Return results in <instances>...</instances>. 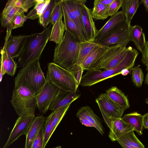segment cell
<instances>
[{
  "label": "cell",
  "mask_w": 148,
  "mask_h": 148,
  "mask_svg": "<svg viewBox=\"0 0 148 148\" xmlns=\"http://www.w3.org/2000/svg\"><path fill=\"white\" fill-rule=\"evenodd\" d=\"M79 43L65 30L62 41L55 47L53 62L75 74L77 73L76 64L79 53Z\"/></svg>",
  "instance_id": "6da1fadb"
},
{
  "label": "cell",
  "mask_w": 148,
  "mask_h": 148,
  "mask_svg": "<svg viewBox=\"0 0 148 148\" xmlns=\"http://www.w3.org/2000/svg\"><path fill=\"white\" fill-rule=\"evenodd\" d=\"M127 55L124 59L117 65L112 69L104 70L92 69L87 70L82 77L79 83L82 86H90L108 78L121 74L124 69L129 70L134 66L138 55L137 50L131 46L127 47Z\"/></svg>",
  "instance_id": "7a4b0ae2"
},
{
  "label": "cell",
  "mask_w": 148,
  "mask_h": 148,
  "mask_svg": "<svg viewBox=\"0 0 148 148\" xmlns=\"http://www.w3.org/2000/svg\"><path fill=\"white\" fill-rule=\"evenodd\" d=\"M52 25L50 23L41 32L28 35L23 50L18 57V62L23 68L39 60L49 39Z\"/></svg>",
  "instance_id": "3957f363"
},
{
  "label": "cell",
  "mask_w": 148,
  "mask_h": 148,
  "mask_svg": "<svg viewBox=\"0 0 148 148\" xmlns=\"http://www.w3.org/2000/svg\"><path fill=\"white\" fill-rule=\"evenodd\" d=\"M46 81L38 60L20 70L14 79V89L23 86L37 96Z\"/></svg>",
  "instance_id": "277c9868"
},
{
  "label": "cell",
  "mask_w": 148,
  "mask_h": 148,
  "mask_svg": "<svg viewBox=\"0 0 148 148\" xmlns=\"http://www.w3.org/2000/svg\"><path fill=\"white\" fill-rule=\"evenodd\" d=\"M10 102L19 116H35L36 96L26 88L20 86L14 89Z\"/></svg>",
  "instance_id": "5b68a950"
},
{
  "label": "cell",
  "mask_w": 148,
  "mask_h": 148,
  "mask_svg": "<svg viewBox=\"0 0 148 148\" xmlns=\"http://www.w3.org/2000/svg\"><path fill=\"white\" fill-rule=\"evenodd\" d=\"M46 79L60 89L68 92L76 91L79 86L74 73L53 62L48 64Z\"/></svg>",
  "instance_id": "8992f818"
},
{
  "label": "cell",
  "mask_w": 148,
  "mask_h": 148,
  "mask_svg": "<svg viewBox=\"0 0 148 148\" xmlns=\"http://www.w3.org/2000/svg\"><path fill=\"white\" fill-rule=\"evenodd\" d=\"M127 51V48L121 45L107 47L92 70H106L114 67L124 59Z\"/></svg>",
  "instance_id": "52a82bcc"
},
{
  "label": "cell",
  "mask_w": 148,
  "mask_h": 148,
  "mask_svg": "<svg viewBox=\"0 0 148 148\" xmlns=\"http://www.w3.org/2000/svg\"><path fill=\"white\" fill-rule=\"evenodd\" d=\"M62 10L69 18L76 25L86 41H88L83 24L82 10L86 0H60Z\"/></svg>",
  "instance_id": "ba28073f"
},
{
  "label": "cell",
  "mask_w": 148,
  "mask_h": 148,
  "mask_svg": "<svg viewBox=\"0 0 148 148\" xmlns=\"http://www.w3.org/2000/svg\"><path fill=\"white\" fill-rule=\"evenodd\" d=\"M104 120L110 129L108 136L112 141L118 140L128 132L134 130L129 125L121 119H115L108 116L101 107L98 106Z\"/></svg>",
  "instance_id": "9c48e42d"
},
{
  "label": "cell",
  "mask_w": 148,
  "mask_h": 148,
  "mask_svg": "<svg viewBox=\"0 0 148 148\" xmlns=\"http://www.w3.org/2000/svg\"><path fill=\"white\" fill-rule=\"evenodd\" d=\"M130 25L126 22L109 35L95 42L106 47L117 45L126 46L130 41Z\"/></svg>",
  "instance_id": "30bf717a"
},
{
  "label": "cell",
  "mask_w": 148,
  "mask_h": 148,
  "mask_svg": "<svg viewBox=\"0 0 148 148\" xmlns=\"http://www.w3.org/2000/svg\"><path fill=\"white\" fill-rule=\"evenodd\" d=\"M12 26L10 24L7 27L4 44L8 56L14 58L19 57L26 43L28 35L12 36Z\"/></svg>",
  "instance_id": "8fae6325"
},
{
  "label": "cell",
  "mask_w": 148,
  "mask_h": 148,
  "mask_svg": "<svg viewBox=\"0 0 148 148\" xmlns=\"http://www.w3.org/2000/svg\"><path fill=\"white\" fill-rule=\"evenodd\" d=\"M61 89L47 81L39 93L36 96L37 108L42 114L46 113Z\"/></svg>",
  "instance_id": "7c38bea8"
},
{
  "label": "cell",
  "mask_w": 148,
  "mask_h": 148,
  "mask_svg": "<svg viewBox=\"0 0 148 148\" xmlns=\"http://www.w3.org/2000/svg\"><path fill=\"white\" fill-rule=\"evenodd\" d=\"M35 117V116H19L7 142L2 148H8L21 136H26Z\"/></svg>",
  "instance_id": "4fadbf2b"
},
{
  "label": "cell",
  "mask_w": 148,
  "mask_h": 148,
  "mask_svg": "<svg viewBox=\"0 0 148 148\" xmlns=\"http://www.w3.org/2000/svg\"><path fill=\"white\" fill-rule=\"evenodd\" d=\"M126 22L122 11L118 12L110 16L105 24L98 30L94 41L96 42L108 36Z\"/></svg>",
  "instance_id": "5bb4252c"
},
{
  "label": "cell",
  "mask_w": 148,
  "mask_h": 148,
  "mask_svg": "<svg viewBox=\"0 0 148 148\" xmlns=\"http://www.w3.org/2000/svg\"><path fill=\"white\" fill-rule=\"evenodd\" d=\"M95 101L98 106L108 116L112 118L121 119L125 110L111 99L106 93L100 95Z\"/></svg>",
  "instance_id": "9a60e30c"
},
{
  "label": "cell",
  "mask_w": 148,
  "mask_h": 148,
  "mask_svg": "<svg viewBox=\"0 0 148 148\" xmlns=\"http://www.w3.org/2000/svg\"><path fill=\"white\" fill-rule=\"evenodd\" d=\"M80 91L70 92L60 89L50 105L48 110L54 111L60 108L71 104L81 96Z\"/></svg>",
  "instance_id": "2e32d148"
},
{
  "label": "cell",
  "mask_w": 148,
  "mask_h": 148,
  "mask_svg": "<svg viewBox=\"0 0 148 148\" xmlns=\"http://www.w3.org/2000/svg\"><path fill=\"white\" fill-rule=\"evenodd\" d=\"M92 10L83 4L82 10L83 24L88 41H94L98 30L97 29L91 14Z\"/></svg>",
  "instance_id": "e0dca14e"
},
{
  "label": "cell",
  "mask_w": 148,
  "mask_h": 148,
  "mask_svg": "<svg viewBox=\"0 0 148 148\" xmlns=\"http://www.w3.org/2000/svg\"><path fill=\"white\" fill-rule=\"evenodd\" d=\"M107 47L99 45L95 47L84 60L80 66L81 70H92Z\"/></svg>",
  "instance_id": "ac0fdd59"
},
{
  "label": "cell",
  "mask_w": 148,
  "mask_h": 148,
  "mask_svg": "<svg viewBox=\"0 0 148 148\" xmlns=\"http://www.w3.org/2000/svg\"><path fill=\"white\" fill-rule=\"evenodd\" d=\"M129 30L130 41L134 42L137 49L142 53L147 42L142 28L138 25H130Z\"/></svg>",
  "instance_id": "d6986e66"
},
{
  "label": "cell",
  "mask_w": 148,
  "mask_h": 148,
  "mask_svg": "<svg viewBox=\"0 0 148 148\" xmlns=\"http://www.w3.org/2000/svg\"><path fill=\"white\" fill-rule=\"evenodd\" d=\"M46 118L42 115L35 117L26 136L24 148H31L32 143L40 129L44 124Z\"/></svg>",
  "instance_id": "ffe728a7"
},
{
  "label": "cell",
  "mask_w": 148,
  "mask_h": 148,
  "mask_svg": "<svg viewBox=\"0 0 148 148\" xmlns=\"http://www.w3.org/2000/svg\"><path fill=\"white\" fill-rule=\"evenodd\" d=\"M76 115L83 116L86 118L101 135L104 134L103 128L100 119L89 106H86L81 107L78 110Z\"/></svg>",
  "instance_id": "44dd1931"
},
{
  "label": "cell",
  "mask_w": 148,
  "mask_h": 148,
  "mask_svg": "<svg viewBox=\"0 0 148 148\" xmlns=\"http://www.w3.org/2000/svg\"><path fill=\"white\" fill-rule=\"evenodd\" d=\"M27 12L24 9L13 6L7 2L1 14V26L3 27H7L16 15Z\"/></svg>",
  "instance_id": "7402d4cb"
},
{
  "label": "cell",
  "mask_w": 148,
  "mask_h": 148,
  "mask_svg": "<svg viewBox=\"0 0 148 148\" xmlns=\"http://www.w3.org/2000/svg\"><path fill=\"white\" fill-rule=\"evenodd\" d=\"M143 116L137 112H134L125 115L121 119L131 126L139 135H141L143 127Z\"/></svg>",
  "instance_id": "603a6c76"
},
{
  "label": "cell",
  "mask_w": 148,
  "mask_h": 148,
  "mask_svg": "<svg viewBox=\"0 0 148 148\" xmlns=\"http://www.w3.org/2000/svg\"><path fill=\"white\" fill-rule=\"evenodd\" d=\"M106 93L111 99L125 110L130 108L127 97L116 86L111 87L106 90Z\"/></svg>",
  "instance_id": "cb8c5ba5"
},
{
  "label": "cell",
  "mask_w": 148,
  "mask_h": 148,
  "mask_svg": "<svg viewBox=\"0 0 148 148\" xmlns=\"http://www.w3.org/2000/svg\"><path fill=\"white\" fill-rule=\"evenodd\" d=\"M1 64L3 66L5 73L13 76L16 70L17 64L14 59L8 55L5 44L1 50Z\"/></svg>",
  "instance_id": "d4e9b609"
},
{
  "label": "cell",
  "mask_w": 148,
  "mask_h": 148,
  "mask_svg": "<svg viewBox=\"0 0 148 148\" xmlns=\"http://www.w3.org/2000/svg\"><path fill=\"white\" fill-rule=\"evenodd\" d=\"M100 45L94 41H86L79 43V51L76 64L77 73L81 70L80 66L84 60L96 46Z\"/></svg>",
  "instance_id": "484cf974"
},
{
  "label": "cell",
  "mask_w": 148,
  "mask_h": 148,
  "mask_svg": "<svg viewBox=\"0 0 148 148\" xmlns=\"http://www.w3.org/2000/svg\"><path fill=\"white\" fill-rule=\"evenodd\" d=\"M140 2L139 0H123L121 7L127 22L130 25L131 20L139 7Z\"/></svg>",
  "instance_id": "4316f807"
},
{
  "label": "cell",
  "mask_w": 148,
  "mask_h": 148,
  "mask_svg": "<svg viewBox=\"0 0 148 148\" xmlns=\"http://www.w3.org/2000/svg\"><path fill=\"white\" fill-rule=\"evenodd\" d=\"M63 11L64 23L65 30L71 33L79 42L86 41L79 29L75 23L69 18L66 13L63 10Z\"/></svg>",
  "instance_id": "83f0119b"
},
{
  "label": "cell",
  "mask_w": 148,
  "mask_h": 148,
  "mask_svg": "<svg viewBox=\"0 0 148 148\" xmlns=\"http://www.w3.org/2000/svg\"><path fill=\"white\" fill-rule=\"evenodd\" d=\"M65 30V28L62 20L56 21L52 27L49 40L57 44H60L63 38Z\"/></svg>",
  "instance_id": "f1b7e54d"
},
{
  "label": "cell",
  "mask_w": 148,
  "mask_h": 148,
  "mask_svg": "<svg viewBox=\"0 0 148 148\" xmlns=\"http://www.w3.org/2000/svg\"><path fill=\"white\" fill-rule=\"evenodd\" d=\"M109 7L101 3L98 0H95L91 12L93 18L96 20H104L107 18L109 16L108 13Z\"/></svg>",
  "instance_id": "f546056e"
},
{
  "label": "cell",
  "mask_w": 148,
  "mask_h": 148,
  "mask_svg": "<svg viewBox=\"0 0 148 148\" xmlns=\"http://www.w3.org/2000/svg\"><path fill=\"white\" fill-rule=\"evenodd\" d=\"M117 141L138 148H145V146L135 135L134 131L129 132L121 137Z\"/></svg>",
  "instance_id": "4dcf8cb0"
},
{
  "label": "cell",
  "mask_w": 148,
  "mask_h": 148,
  "mask_svg": "<svg viewBox=\"0 0 148 148\" xmlns=\"http://www.w3.org/2000/svg\"><path fill=\"white\" fill-rule=\"evenodd\" d=\"M50 0H38L34 8L26 16L27 18L34 20L39 18L42 14Z\"/></svg>",
  "instance_id": "1f68e13d"
},
{
  "label": "cell",
  "mask_w": 148,
  "mask_h": 148,
  "mask_svg": "<svg viewBox=\"0 0 148 148\" xmlns=\"http://www.w3.org/2000/svg\"><path fill=\"white\" fill-rule=\"evenodd\" d=\"M55 0H50L42 15L39 18V22L44 28H46L50 23L51 13L54 6Z\"/></svg>",
  "instance_id": "d6a6232c"
},
{
  "label": "cell",
  "mask_w": 148,
  "mask_h": 148,
  "mask_svg": "<svg viewBox=\"0 0 148 148\" xmlns=\"http://www.w3.org/2000/svg\"><path fill=\"white\" fill-rule=\"evenodd\" d=\"M54 112L46 118L44 124V144L43 148H45L51 136L52 135V123L53 118Z\"/></svg>",
  "instance_id": "836d02e7"
},
{
  "label": "cell",
  "mask_w": 148,
  "mask_h": 148,
  "mask_svg": "<svg viewBox=\"0 0 148 148\" xmlns=\"http://www.w3.org/2000/svg\"><path fill=\"white\" fill-rule=\"evenodd\" d=\"M71 104H69L53 111V118L52 123V134L65 115Z\"/></svg>",
  "instance_id": "e575fe53"
},
{
  "label": "cell",
  "mask_w": 148,
  "mask_h": 148,
  "mask_svg": "<svg viewBox=\"0 0 148 148\" xmlns=\"http://www.w3.org/2000/svg\"><path fill=\"white\" fill-rule=\"evenodd\" d=\"M63 11L60 0H55L54 6L51 13L50 23L54 25L58 21L62 20Z\"/></svg>",
  "instance_id": "d590c367"
},
{
  "label": "cell",
  "mask_w": 148,
  "mask_h": 148,
  "mask_svg": "<svg viewBox=\"0 0 148 148\" xmlns=\"http://www.w3.org/2000/svg\"><path fill=\"white\" fill-rule=\"evenodd\" d=\"M8 1L13 6L22 8L27 12L36 5L38 0H9Z\"/></svg>",
  "instance_id": "8d00e7d4"
},
{
  "label": "cell",
  "mask_w": 148,
  "mask_h": 148,
  "mask_svg": "<svg viewBox=\"0 0 148 148\" xmlns=\"http://www.w3.org/2000/svg\"><path fill=\"white\" fill-rule=\"evenodd\" d=\"M140 65L131 69L132 79L134 84L137 87H140L142 85L143 81L144 74Z\"/></svg>",
  "instance_id": "74e56055"
},
{
  "label": "cell",
  "mask_w": 148,
  "mask_h": 148,
  "mask_svg": "<svg viewBox=\"0 0 148 148\" xmlns=\"http://www.w3.org/2000/svg\"><path fill=\"white\" fill-rule=\"evenodd\" d=\"M27 18L24 13H21L16 15L10 24L12 29L23 26L24 23Z\"/></svg>",
  "instance_id": "f35d334b"
},
{
  "label": "cell",
  "mask_w": 148,
  "mask_h": 148,
  "mask_svg": "<svg viewBox=\"0 0 148 148\" xmlns=\"http://www.w3.org/2000/svg\"><path fill=\"white\" fill-rule=\"evenodd\" d=\"M44 132V124L40 129L32 143L31 148H43Z\"/></svg>",
  "instance_id": "ab89813d"
},
{
  "label": "cell",
  "mask_w": 148,
  "mask_h": 148,
  "mask_svg": "<svg viewBox=\"0 0 148 148\" xmlns=\"http://www.w3.org/2000/svg\"><path fill=\"white\" fill-rule=\"evenodd\" d=\"M123 0H114L110 5L108 13L109 16H112L117 12L122 7Z\"/></svg>",
  "instance_id": "60d3db41"
},
{
  "label": "cell",
  "mask_w": 148,
  "mask_h": 148,
  "mask_svg": "<svg viewBox=\"0 0 148 148\" xmlns=\"http://www.w3.org/2000/svg\"><path fill=\"white\" fill-rule=\"evenodd\" d=\"M141 61L148 68V40L146 42L145 46L142 53Z\"/></svg>",
  "instance_id": "b9f144b4"
},
{
  "label": "cell",
  "mask_w": 148,
  "mask_h": 148,
  "mask_svg": "<svg viewBox=\"0 0 148 148\" xmlns=\"http://www.w3.org/2000/svg\"><path fill=\"white\" fill-rule=\"evenodd\" d=\"M76 116L79 119L82 125L88 127H94L93 125L85 117L79 116Z\"/></svg>",
  "instance_id": "7bdbcfd3"
},
{
  "label": "cell",
  "mask_w": 148,
  "mask_h": 148,
  "mask_svg": "<svg viewBox=\"0 0 148 148\" xmlns=\"http://www.w3.org/2000/svg\"><path fill=\"white\" fill-rule=\"evenodd\" d=\"M143 125L145 128L148 129V113L143 115Z\"/></svg>",
  "instance_id": "ee69618b"
},
{
  "label": "cell",
  "mask_w": 148,
  "mask_h": 148,
  "mask_svg": "<svg viewBox=\"0 0 148 148\" xmlns=\"http://www.w3.org/2000/svg\"><path fill=\"white\" fill-rule=\"evenodd\" d=\"M114 0H98V1L104 5L110 6Z\"/></svg>",
  "instance_id": "f6af8a7d"
},
{
  "label": "cell",
  "mask_w": 148,
  "mask_h": 148,
  "mask_svg": "<svg viewBox=\"0 0 148 148\" xmlns=\"http://www.w3.org/2000/svg\"><path fill=\"white\" fill-rule=\"evenodd\" d=\"M140 2L143 3L146 11L148 13V0H142Z\"/></svg>",
  "instance_id": "bcb514c9"
},
{
  "label": "cell",
  "mask_w": 148,
  "mask_h": 148,
  "mask_svg": "<svg viewBox=\"0 0 148 148\" xmlns=\"http://www.w3.org/2000/svg\"><path fill=\"white\" fill-rule=\"evenodd\" d=\"M123 148H138L133 146H130L121 143H119Z\"/></svg>",
  "instance_id": "7dc6e473"
},
{
  "label": "cell",
  "mask_w": 148,
  "mask_h": 148,
  "mask_svg": "<svg viewBox=\"0 0 148 148\" xmlns=\"http://www.w3.org/2000/svg\"><path fill=\"white\" fill-rule=\"evenodd\" d=\"M130 73L129 70L126 69L123 70L121 72V74L124 76L127 75Z\"/></svg>",
  "instance_id": "c3c4849f"
},
{
  "label": "cell",
  "mask_w": 148,
  "mask_h": 148,
  "mask_svg": "<svg viewBox=\"0 0 148 148\" xmlns=\"http://www.w3.org/2000/svg\"><path fill=\"white\" fill-rule=\"evenodd\" d=\"M147 73L145 77V84L148 86V68H147Z\"/></svg>",
  "instance_id": "681fc988"
},
{
  "label": "cell",
  "mask_w": 148,
  "mask_h": 148,
  "mask_svg": "<svg viewBox=\"0 0 148 148\" xmlns=\"http://www.w3.org/2000/svg\"><path fill=\"white\" fill-rule=\"evenodd\" d=\"M145 101L146 103L148 104V97L145 99Z\"/></svg>",
  "instance_id": "f907efd6"
},
{
  "label": "cell",
  "mask_w": 148,
  "mask_h": 148,
  "mask_svg": "<svg viewBox=\"0 0 148 148\" xmlns=\"http://www.w3.org/2000/svg\"><path fill=\"white\" fill-rule=\"evenodd\" d=\"M53 148H61V146H59Z\"/></svg>",
  "instance_id": "816d5d0a"
}]
</instances>
